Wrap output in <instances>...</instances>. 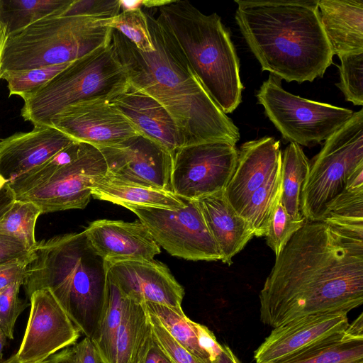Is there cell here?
Segmentation results:
<instances>
[{
  "label": "cell",
  "mask_w": 363,
  "mask_h": 363,
  "mask_svg": "<svg viewBox=\"0 0 363 363\" xmlns=\"http://www.w3.org/2000/svg\"><path fill=\"white\" fill-rule=\"evenodd\" d=\"M7 337L0 327V363L3 359V349L6 343Z\"/></svg>",
  "instance_id": "51"
},
{
  "label": "cell",
  "mask_w": 363,
  "mask_h": 363,
  "mask_svg": "<svg viewBox=\"0 0 363 363\" xmlns=\"http://www.w3.org/2000/svg\"><path fill=\"white\" fill-rule=\"evenodd\" d=\"M215 240L221 261L230 265L233 257L255 236L250 223L233 208L224 191L196 200Z\"/></svg>",
  "instance_id": "22"
},
{
  "label": "cell",
  "mask_w": 363,
  "mask_h": 363,
  "mask_svg": "<svg viewBox=\"0 0 363 363\" xmlns=\"http://www.w3.org/2000/svg\"><path fill=\"white\" fill-rule=\"evenodd\" d=\"M153 337L145 303L124 296L116 363H144Z\"/></svg>",
  "instance_id": "25"
},
{
  "label": "cell",
  "mask_w": 363,
  "mask_h": 363,
  "mask_svg": "<svg viewBox=\"0 0 363 363\" xmlns=\"http://www.w3.org/2000/svg\"><path fill=\"white\" fill-rule=\"evenodd\" d=\"M111 44L73 61L24 100L21 115L34 125H49L67 106L96 96H109L128 84Z\"/></svg>",
  "instance_id": "7"
},
{
  "label": "cell",
  "mask_w": 363,
  "mask_h": 363,
  "mask_svg": "<svg viewBox=\"0 0 363 363\" xmlns=\"http://www.w3.org/2000/svg\"><path fill=\"white\" fill-rule=\"evenodd\" d=\"M157 21L173 38L210 96L223 113L239 106L244 86L228 30L216 13L206 15L188 1L158 7Z\"/></svg>",
  "instance_id": "5"
},
{
  "label": "cell",
  "mask_w": 363,
  "mask_h": 363,
  "mask_svg": "<svg viewBox=\"0 0 363 363\" xmlns=\"http://www.w3.org/2000/svg\"><path fill=\"white\" fill-rule=\"evenodd\" d=\"M96 252L106 262L152 260L160 246L145 225L134 222L99 219L84 230Z\"/></svg>",
  "instance_id": "20"
},
{
  "label": "cell",
  "mask_w": 363,
  "mask_h": 363,
  "mask_svg": "<svg viewBox=\"0 0 363 363\" xmlns=\"http://www.w3.org/2000/svg\"><path fill=\"white\" fill-rule=\"evenodd\" d=\"M75 141L51 125H34L0 141V176L9 183L40 166Z\"/></svg>",
  "instance_id": "18"
},
{
  "label": "cell",
  "mask_w": 363,
  "mask_h": 363,
  "mask_svg": "<svg viewBox=\"0 0 363 363\" xmlns=\"http://www.w3.org/2000/svg\"><path fill=\"white\" fill-rule=\"evenodd\" d=\"M30 252L16 238L0 233V264L24 257Z\"/></svg>",
  "instance_id": "43"
},
{
  "label": "cell",
  "mask_w": 363,
  "mask_h": 363,
  "mask_svg": "<svg viewBox=\"0 0 363 363\" xmlns=\"http://www.w3.org/2000/svg\"><path fill=\"white\" fill-rule=\"evenodd\" d=\"M108 100L138 129L172 155L184 145L174 119L157 100L128 84L109 96Z\"/></svg>",
  "instance_id": "21"
},
{
  "label": "cell",
  "mask_w": 363,
  "mask_h": 363,
  "mask_svg": "<svg viewBox=\"0 0 363 363\" xmlns=\"http://www.w3.org/2000/svg\"><path fill=\"white\" fill-rule=\"evenodd\" d=\"M49 125L74 140L98 148L112 146L140 134L111 104L108 96L91 97L72 104L54 116Z\"/></svg>",
  "instance_id": "14"
},
{
  "label": "cell",
  "mask_w": 363,
  "mask_h": 363,
  "mask_svg": "<svg viewBox=\"0 0 363 363\" xmlns=\"http://www.w3.org/2000/svg\"><path fill=\"white\" fill-rule=\"evenodd\" d=\"M340 80L336 86L345 99L355 106L363 105V52L339 56Z\"/></svg>",
  "instance_id": "36"
},
{
  "label": "cell",
  "mask_w": 363,
  "mask_h": 363,
  "mask_svg": "<svg viewBox=\"0 0 363 363\" xmlns=\"http://www.w3.org/2000/svg\"><path fill=\"white\" fill-rule=\"evenodd\" d=\"M106 261L86 232L55 236L38 242L23 285L27 298L48 289L85 337L95 335L108 289Z\"/></svg>",
  "instance_id": "4"
},
{
  "label": "cell",
  "mask_w": 363,
  "mask_h": 363,
  "mask_svg": "<svg viewBox=\"0 0 363 363\" xmlns=\"http://www.w3.org/2000/svg\"><path fill=\"white\" fill-rule=\"evenodd\" d=\"M144 363H174L161 347L155 335Z\"/></svg>",
  "instance_id": "46"
},
{
  "label": "cell",
  "mask_w": 363,
  "mask_h": 363,
  "mask_svg": "<svg viewBox=\"0 0 363 363\" xmlns=\"http://www.w3.org/2000/svg\"><path fill=\"white\" fill-rule=\"evenodd\" d=\"M124 296L108 281L106 298L98 329L92 337L101 363H116V342L122 318Z\"/></svg>",
  "instance_id": "29"
},
{
  "label": "cell",
  "mask_w": 363,
  "mask_h": 363,
  "mask_svg": "<svg viewBox=\"0 0 363 363\" xmlns=\"http://www.w3.org/2000/svg\"><path fill=\"white\" fill-rule=\"evenodd\" d=\"M97 22L119 32L141 52L154 51L146 13L142 9L121 11L113 18L97 19Z\"/></svg>",
  "instance_id": "33"
},
{
  "label": "cell",
  "mask_w": 363,
  "mask_h": 363,
  "mask_svg": "<svg viewBox=\"0 0 363 363\" xmlns=\"http://www.w3.org/2000/svg\"><path fill=\"white\" fill-rule=\"evenodd\" d=\"M323 220L363 229V186L345 189L328 207Z\"/></svg>",
  "instance_id": "35"
},
{
  "label": "cell",
  "mask_w": 363,
  "mask_h": 363,
  "mask_svg": "<svg viewBox=\"0 0 363 363\" xmlns=\"http://www.w3.org/2000/svg\"><path fill=\"white\" fill-rule=\"evenodd\" d=\"M106 173V163L100 150L85 143L74 160L57 169L41 184L16 198L35 203L42 213L82 209L92 197V188Z\"/></svg>",
  "instance_id": "12"
},
{
  "label": "cell",
  "mask_w": 363,
  "mask_h": 363,
  "mask_svg": "<svg viewBox=\"0 0 363 363\" xmlns=\"http://www.w3.org/2000/svg\"><path fill=\"white\" fill-rule=\"evenodd\" d=\"M73 0H0V15L9 35L43 18L62 16Z\"/></svg>",
  "instance_id": "28"
},
{
  "label": "cell",
  "mask_w": 363,
  "mask_h": 363,
  "mask_svg": "<svg viewBox=\"0 0 363 363\" xmlns=\"http://www.w3.org/2000/svg\"><path fill=\"white\" fill-rule=\"evenodd\" d=\"M21 285L22 282L16 281L0 290V327L11 340L17 318L28 305L18 297Z\"/></svg>",
  "instance_id": "38"
},
{
  "label": "cell",
  "mask_w": 363,
  "mask_h": 363,
  "mask_svg": "<svg viewBox=\"0 0 363 363\" xmlns=\"http://www.w3.org/2000/svg\"><path fill=\"white\" fill-rule=\"evenodd\" d=\"M16 200L10 184L0 176V218L12 206Z\"/></svg>",
  "instance_id": "45"
},
{
  "label": "cell",
  "mask_w": 363,
  "mask_h": 363,
  "mask_svg": "<svg viewBox=\"0 0 363 363\" xmlns=\"http://www.w3.org/2000/svg\"><path fill=\"white\" fill-rule=\"evenodd\" d=\"M42 214L35 203L16 200L12 206L0 218V233L14 238L29 250L33 251L37 242L35 237V224Z\"/></svg>",
  "instance_id": "32"
},
{
  "label": "cell",
  "mask_w": 363,
  "mask_h": 363,
  "mask_svg": "<svg viewBox=\"0 0 363 363\" xmlns=\"http://www.w3.org/2000/svg\"><path fill=\"white\" fill-rule=\"evenodd\" d=\"M49 363H77L73 345L65 347L49 357Z\"/></svg>",
  "instance_id": "47"
},
{
  "label": "cell",
  "mask_w": 363,
  "mask_h": 363,
  "mask_svg": "<svg viewBox=\"0 0 363 363\" xmlns=\"http://www.w3.org/2000/svg\"><path fill=\"white\" fill-rule=\"evenodd\" d=\"M279 147V141L268 136L240 145L236 167L224 190L228 202L240 215L251 195L280 164Z\"/></svg>",
  "instance_id": "19"
},
{
  "label": "cell",
  "mask_w": 363,
  "mask_h": 363,
  "mask_svg": "<svg viewBox=\"0 0 363 363\" xmlns=\"http://www.w3.org/2000/svg\"><path fill=\"white\" fill-rule=\"evenodd\" d=\"M106 262L109 281L123 296L184 313L182 308L184 290L164 264L155 259Z\"/></svg>",
  "instance_id": "16"
},
{
  "label": "cell",
  "mask_w": 363,
  "mask_h": 363,
  "mask_svg": "<svg viewBox=\"0 0 363 363\" xmlns=\"http://www.w3.org/2000/svg\"><path fill=\"white\" fill-rule=\"evenodd\" d=\"M33 251L24 257L0 264V290L16 281L23 284L27 268L33 259Z\"/></svg>",
  "instance_id": "41"
},
{
  "label": "cell",
  "mask_w": 363,
  "mask_h": 363,
  "mask_svg": "<svg viewBox=\"0 0 363 363\" xmlns=\"http://www.w3.org/2000/svg\"><path fill=\"white\" fill-rule=\"evenodd\" d=\"M272 363H363V314L345 331Z\"/></svg>",
  "instance_id": "24"
},
{
  "label": "cell",
  "mask_w": 363,
  "mask_h": 363,
  "mask_svg": "<svg viewBox=\"0 0 363 363\" xmlns=\"http://www.w3.org/2000/svg\"><path fill=\"white\" fill-rule=\"evenodd\" d=\"M222 346L223 350L213 363H242L227 345H222Z\"/></svg>",
  "instance_id": "48"
},
{
  "label": "cell",
  "mask_w": 363,
  "mask_h": 363,
  "mask_svg": "<svg viewBox=\"0 0 363 363\" xmlns=\"http://www.w3.org/2000/svg\"><path fill=\"white\" fill-rule=\"evenodd\" d=\"M9 37L7 26L1 19L0 15V72H1V62L2 58L3 52L5 48L6 40Z\"/></svg>",
  "instance_id": "49"
},
{
  "label": "cell",
  "mask_w": 363,
  "mask_h": 363,
  "mask_svg": "<svg viewBox=\"0 0 363 363\" xmlns=\"http://www.w3.org/2000/svg\"><path fill=\"white\" fill-rule=\"evenodd\" d=\"M91 196L128 209L137 207L177 210L186 204L185 200L170 191L123 182L107 174L92 188Z\"/></svg>",
  "instance_id": "26"
},
{
  "label": "cell",
  "mask_w": 363,
  "mask_h": 363,
  "mask_svg": "<svg viewBox=\"0 0 363 363\" xmlns=\"http://www.w3.org/2000/svg\"><path fill=\"white\" fill-rule=\"evenodd\" d=\"M1 363H17V362H15L11 357H9L7 360H6L4 362H1ZM38 363H49V357L47 359H45V361L41 362H38Z\"/></svg>",
  "instance_id": "52"
},
{
  "label": "cell",
  "mask_w": 363,
  "mask_h": 363,
  "mask_svg": "<svg viewBox=\"0 0 363 363\" xmlns=\"http://www.w3.org/2000/svg\"><path fill=\"white\" fill-rule=\"evenodd\" d=\"M148 313L157 340L174 363H213L200 359L186 350L171 336L155 315Z\"/></svg>",
  "instance_id": "39"
},
{
  "label": "cell",
  "mask_w": 363,
  "mask_h": 363,
  "mask_svg": "<svg viewBox=\"0 0 363 363\" xmlns=\"http://www.w3.org/2000/svg\"><path fill=\"white\" fill-rule=\"evenodd\" d=\"M235 20L262 70L288 82L323 77L333 54L318 0H235Z\"/></svg>",
  "instance_id": "3"
},
{
  "label": "cell",
  "mask_w": 363,
  "mask_h": 363,
  "mask_svg": "<svg viewBox=\"0 0 363 363\" xmlns=\"http://www.w3.org/2000/svg\"><path fill=\"white\" fill-rule=\"evenodd\" d=\"M281 162L268 179L250 196L241 213L255 236H264L276 202L281 195Z\"/></svg>",
  "instance_id": "30"
},
{
  "label": "cell",
  "mask_w": 363,
  "mask_h": 363,
  "mask_svg": "<svg viewBox=\"0 0 363 363\" xmlns=\"http://www.w3.org/2000/svg\"><path fill=\"white\" fill-rule=\"evenodd\" d=\"M318 7L333 55L363 52L362 0H318Z\"/></svg>",
  "instance_id": "23"
},
{
  "label": "cell",
  "mask_w": 363,
  "mask_h": 363,
  "mask_svg": "<svg viewBox=\"0 0 363 363\" xmlns=\"http://www.w3.org/2000/svg\"><path fill=\"white\" fill-rule=\"evenodd\" d=\"M154 51L143 52L112 29L111 44L129 84L162 104L184 145L222 141L235 145L238 128L203 86L183 52L157 19L146 13Z\"/></svg>",
  "instance_id": "2"
},
{
  "label": "cell",
  "mask_w": 363,
  "mask_h": 363,
  "mask_svg": "<svg viewBox=\"0 0 363 363\" xmlns=\"http://www.w3.org/2000/svg\"><path fill=\"white\" fill-rule=\"evenodd\" d=\"M73 347L77 363H101L99 352L91 338L84 337Z\"/></svg>",
  "instance_id": "44"
},
{
  "label": "cell",
  "mask_w": 363,
  "mask_h": 363,
  "mask_svg": "<svg viewBox=\"0 0 363 363\" xmlns=\"http://www.w3.org/2000/svg\"><path fill=\"white\" fill-rule=\"evenodd\" d=\"M260 320L274 328L363 303V229L306 220L289 239L259 295Z\"/></svg>",
  "instance_id": "1"
},
{
  "label": "cell",
  "mask_w": 363,
  "mask_h": 363,
  "mask_svg": "<svg viewBox=\"0 0 363 363\" xmlns=\"http://www.w3.org/2000/svg\"><path fill=\"white\" fill-rule=\"evenodd\" d=\"M309 169L310 162L301 146L290 143L281 152V201L294 220L305 219L301 211V196Z\"/></svg>",
  "instance_id": "27"
},
{
  "label": "cell",
  "mask_w": 363,
  "mask_h": 363,
  "mask_svg": "<svg viewBox=\"0 0 363 363\" xmlns=\"http://www.w3.org/2000/svg\"><path fill=\"white\" fill-rule=\"evenodd\" d=\"M194 325L200 347L208 354L210 360L214 362L223 350L222 345L218 342L213 333L206 326L196 322Z\"/></svg>",
  "instance_id": "42"
},
{
  "label": "cell",
  "mask_w": 363,
  "mask_h": 363,
  "mask_svg": "<svg viewBox=\"0 0 363 363\" xmlns=\"http://www.w3.org/2000/svg\"><path fill=\"white\" fill-rule=\"evenodd\" d=\"M111 33L92 17L43 18L9 35L0 74L72 62L108 45Z\"/></svg>",
  "instance_id": "6"
},
{
  "label": "cell",
  "mask_w": 363,
  "mask_h": 363,
  "mask_svg": "<svg viewBox=\"0 0 363 363\" xmlns=\"http://www.w3.org/2000/svg\"><path fill=\"white\" fill-rule=\"evenodd\" d=\"M99 149L105 159L108 176L126 183L172 191V155L154 140L138 134Z\"/></svg>",
  "instance_id": "15"
},
{
  "label": "cell",
  "mask_w": 363,
  "mask_h": 363,
  "mask_svg": "<svg viewBox=\"0 0 363 363\" xmlns=\"http://www.w3.org/2000/svg\"><path fill=\"white\" fill-rule=\"evenodd\" d=\"M363 166V110L325 140L310 163L301 211L310 221L323 220L328 207L345 189L350 176Z\"/></svg>",
  "instance_id": "8"
},
{
  "label": "cell",
  "mask_w": 363,
  "mask_h": 363,
  "mask_svg": "<svg viewBox=\"0 0 363 363\" xmlns=\"http://www.w3.org/2000/svg\"><path fill=\"white\" fill-rule=\"evenodd\" d=\"M30 310L24 336L17 352V363H38L77 343L80 330L47 289L35 291L29 298Z\"/></svg>",
  "instance_id": "13"
},
{
  "label": "cell",
  "mask_w": 363,
  "mask_h": 363,
  "mask_svg": "<svg viewBox=\"0 0 363 363\" xmlns=\"http://www.w3.org/2000/svg\"><path fill=\"white\" fill-rule=\"evenodd\" d=\"M144 303L147 311L159 319L171 336L183 347L200 359L211 361L199 345L194 321L184 313H180L166 305L152 302Z\"/></svg>",
  "instance_id": "31"
},
{
  "label": "cell",
  "mask_w": 363,
  "mask_h": 363,
  "mask_svg": "<svg viewBox=\"0 0 363 363\" xmlns=\"http://www.w3.org/2000/svg\"><path fill=\"white\" fill-rule=\"evenodd\" d=\"M121 11L134 10L143 7V0H120Z\"/></svg>",
  "instance_id": "50"
},
{
  "label": "cell",
  "mask_w": 363,
  "mask_h": 363,
  "mask_svg": "<svg viewBox=\"0 0 363 363\" xmlns=\"http://www.w3.org/2000/svg\"><path fill=\"white\" fill-rule=\"evenodd\" d=\"M238 150L227 142L183 145L172 155V191L197 200L224 191L237 164Z\"/></svg>",
  "instance_id": "11"
},
{
  "label": "cell",
  "mask_w": 363,
  "mask_h": 363,
  "mask_svg": "<svg viewBox=\"0 0 363 363\" xmlns=\"http://www.w3.org/2000/svg\"><path fill=\"white\" fill-rule=\"evenodd\" d=\"M177 210L131 207L156 243L171 255L192 261L221 260L196 200Z\"/></svg>",
  "instance_id": "10"
},
{
  "label": "cell",
  "mask_w": 363,
  "mask_h": 363,
  "mask_svg": "<svg viewBox=\"0 0 363 363\" xmlns=\"http://www.w3.org/2000/svg\"><path fill=\"white\" fill-rule=\"evenodd\" d=\"M72 62L26 70L6 71L0 74V79L6 81L9 96L18 95L24 101Z\"/></svg>",
  "instance_id": "34"
},
{
  "label": "cell",
  "mask_w": 363,
  "mask_h": 363,
  "mask_svg": "<svg viewBox=\"0 0 363 363\" xmlns=\"http://www.w3.org/2000/svg\"><path fill=\"white\" fill-rule=\"evenodd\" d=\"M306 220H294L287 213L281 201V195L275 203L265 233L267 245L277 257L292 235L298 230Z\"/></svg>",
  "instance_id": "37"
},
{
  "label": "cell",
  "mask_w": 363,
  "mask_h": 363,
  "mask_svg": "<svg viewBox=\"0 0 363 363\" xmlns=\"http://www.w3.org/2000/svg\"><path fill=\"white\" fill-rule=\"evenodd\" d=\"M121 11L120 0H73L62 16L111 18Z\"/></svg>",
  "instance_id": "40"
},
{
  "label": "cell",
  "mask_w": 363,
  "mask_h": 363,
  "mask_svg": "<svg viewBox=\"0 0 363 363\" xmlns=\"http://www.w3.org/2000/svg\"><path fill=\"white\" fill-rule=\"evenodd\" d=\"M256 96L283 138L299 145L311 147L326 140L354 113L348 108L294 95L271 74Z\"/></svg>",
  "instance_id": "9"
},
{
  "label": "cell",
  "mask_w": 363,
  "mask_h": 363,
  "mask_svg": "<svg viewBox=\"0 0 363 363\" xmlns=\"http://www.w3.org/2000/svg\"><path fill=\"white\" fill-rule=\"evenodd\" d=\"M347 313L311 315L273 328L254 352L256 363H272L320 340L345 331Z\"/></svg>",
  "instance_id": "17"
}]
</instances>
